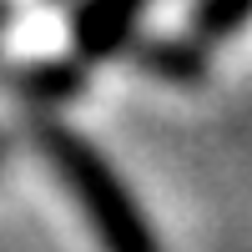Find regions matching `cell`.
<instances>
[{
	"mask_svg": "<svg viewBox=\"0 0 252 252\" xmlns=\"http://www.w3.org/2000/svg\"><path fill=\"white\" fill-rule=\"evenodd\" d=\"M35 136H40V152L51 157V166L66 177L76 207L96 227L101 247L106 252H161L146 212L131 202V192L121 187V177L101 161V152L86 136H76L71 126H56V121H46Z\"/></svg>",
	"mask_w": 252,
	"mask_h": 252,
	"instance_id": "obj_1",
	"label": "cell"
},
{
	"mask_svg": "<svg viewBox=\"0 0 252 252\" xmlns=\"http://www.w3.org/2000/svg\"><path fill=\"white\" fill-rule=\"evenodd\" d=\"M136 10H141V0H91V5L81 10V20H76L81 51H86V56H106V51H116L121 40L131 35Z\"/></svg>",
	"mask_w": 252,
	"mask_h": 252,
	"instance_id": "obj_2",
	"label": "cell"
},
{
	"mask_svg": "<svg viewBox=\"0 0 252 252\" xmlns=\"http://www.w3.org/2000/svg\"><path fill=\"white\" fill-rule=\"evenodd\" d=\"M247 20H252V0H202L192 10V31H197V40H227Z\"/></svg>",
	"mask_w": 252,
	"mask_h": 252,
	"instance_id": "obj_3",
	"label": "cell"
},
{
	"mask_svg": "<svg viewBox=\"0 0 252 252\" xmlns=\"http://www.w3.org/2000/svg\"><path fill=\"white\" fill-rule=\"evenodd\" d=\"M146 61L161 66L157 76H172V81H197V71H202V56L192 46H146Z\"/></svg>",
	"mask_w": 252,
	"mask_h": 252,
	"instance_id": "obj_4",
	"label": "cell"
}]
</instances>
